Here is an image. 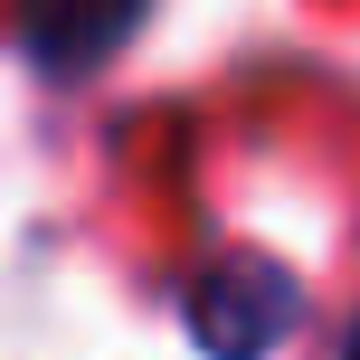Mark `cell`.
I'll list each match as a JSON object with an SVG mask.
<instances>
[{
	"label": "cell",
	"mask_w": 360,
	"mask_h": 360,
	"mask_svg": "<svg viewBox=\"0 0 360 360\" xmlns=\"http://www.w3.org/2000/svg\"><path fill=\"white\" fill-rule=\"evenodd\" d=\"M294 323H304V285L266 256H228L190 285V332L209 360H266Z\"/></svg>",
	"instance_id": "obj_1"
},
{
	"label": "cell",
	"mask_w": 360,
	"mask_h": 360,
	"mask_svg": "<svg viewBox=\"0 0 360 360\" xmlns=\"http://www.w3.org/2000/svg\"><path fill=\"white\" fill-rule=\"evenodd\" d=\"M152 0H19V38L48 76H86L143 29Z\"/></svg>",
	"instance_id": "obj_2"
},
{
	"label": "cell",
	"mask_w": 360,
	"mask_h": 360,
	"mask_svg": "<svg viewBox=\"0 0 360 360\" xmlns=\"http://www.w3.org/2000/svg\"><path fill=\"white\" fill-rule=\"evenodd\" d=\"M342 360H360V332H351V351H342Z\"/></svg>",
	"instance_id": "obj_3"
}]
</instances>
